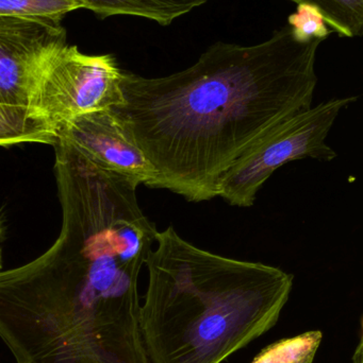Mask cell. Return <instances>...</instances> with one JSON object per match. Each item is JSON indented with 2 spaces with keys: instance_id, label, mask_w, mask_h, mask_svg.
Here are the masks:
<instances>
[{
  "instance_id": "obj_6",
  "label": "cell",
  "mask_w": 363,
  "mask_h": 363,
  "mask_svg": "<svg viewBox=\"0 0 363 363\" xmlns=\"http://www.w3.org/2000/svg\"><path fill=\"white\" fill-rule=\"evenodd\" d=\"M123 74L112 55H85L66 45L45 65L36 112L59 136V130L75 117L123 106Z\"/></svg>"
},
{
  "instance_id": "obj_13",
  "label": "cell",
  "mask_w": 363,
  "mask_h": 363,
  "mask_svg": "<svg viewBox=\"0 0 363 363\" xmlns=\"http://www.w3.org/2000/svg\"><path fill=\"white\" fill-rule=\"evenodd\" d=\"M362 330H363V319H362ZM353 363H363V333L362 340L359 345L356 347L355 352L353 355Z\"/></svg>"
},
{
  "instance_id": "obj_10",
  "label": "cell",
  "mask_w": 363,
  "mask_h": 363,
  "mask_svg": "<svg viewBox=\"0 0 363 363\" xmlns=\"http://www.w3.org/2000/svg\"><path fill=\"white\" fill-rule=\"evenodd\" d=\"M310 4L323 13L326 23L341 38L363 36V0H290Z\"/></svg>"
},
{
  "instance_id": "obj_9",
  "label": "cell",
  "mask_w": 363,
  "mask_h": 363,
  "mask_svg": "<svg viewBox=\"0 0 363 363\" xmlns=\"http://www.w3.org/2000/svg\"><path fill=\"white\" fill-rule=\"evenodd\" d=\"M323 339L321 330H309L264 347L251 363H313Z\"/></svg>"
},
{
  "instance_id": "obj_7",
  "label": "cell",
  "mask_w": 363,
  "mask_h": 363,
  "mask_svg": "<svg viewBox=\"0 0 363 363\" xmlns=\"http://www.w3.org/2000/svg\"><path fill=\"white\" fill-rule=\"evenodd\" d=\"M59 138L74 145L102 167L151 187L157 172L117 108L75 117L59 130Z\"/></svg>"
},
{
  "instance_id": "obj_12",
  "label": "cell",
  "mask_w": 363,
  "mask_h": 363,
  "mask_svg": "<svg viewBox=\"0 0 363 363\" xmlns=\"http://www.w3.org/2000/svg\"><path fill=\"white\" fill-rule=\"evenodd\" d=\"M294 38L300 43H309L313 40H325L332 33L323 13L318 6L310 4H298L296 12L288 18Z\"/></svg>"
},
{
  "instance_id": "obj_8",
  "label": "cell",
  "mask_w": 363,
  "mask_h": 363,
  "mask_svg": "<svg viewBox=\"0 0 363 363\" xmlns=\"http://www.w3.org/2000/svg\"><path fill=\"white\" fill-rule=\"evenodd\" d=\"M85 9L99 18L129 15L170 26L175 19L207 4L209 0H80Z\"/></svg>"
},
{
  "instance_id": "obj_3",
  "label": "cell",
  "mask_w": 363,
  "mask_h": 363,
  "mask_svg": "<svg viewBox=\"0 0 363 363\" xmlns=\"http://www.w3.org/2000/svg\"><path fill=\"white\" fill-rule=\"evenodd\" d=\"M157 245L141 307L151 363H222L276 325L293 275L200 249L173 225Z\"/></svg>"
},
{
  "instance_id": "obj_5",
  "label": "cell",
  "mask_w": 363,
  "mask_h": 363,
  "mask_svg": "<svg viewBox=\"0 0 363 363\" xmlns=\"http://www.w3.org/2000/svg\"><path fill=\"white\" fill-rule=\"evenodd\" d=\"M358 97L334 98L287 119L251 146L227 172L220 187L232 206L251 207L264 184L281 166L298 160L332 161L326 138L341 111Z\"/></svg>"
},
{
  "instance_id": "obj_2",
  "label": "cell",
  "mask_w": 363,
  "mask_h": 363,
  "mask_svg": "<svg viewBox=\"0 0 363 363\" xmlns=\"http://www.w3.org/2000/svg\"><path fill=\"white\" fill-rule=\"evenodd\" d=\"M322 42H298L288 25L253 46L215 43L170 76L124 72L125 104L117 110L157 172L151 188L190 202L219 196L251 146L311 108Z\"/></svg>"
},
{
  "instance_id": "obj_11",
  "label": "cell",
  "mask_w": 363,
  "mask_h": 363,
  "mask_svg": "<svg viewBox=\"0 0 363 363\" xmlns=\"http://www.w3.org/2000/svg\"><path fill=\"white\" fill-rule=\"evenodd\" d=\"M79 9H85L80 0H0V17H27L57 23Z\"/></svg>"
},
{
  "instance_id": "obj_1",
  "label": "cell",
  "mask_w": 363,
  "mask_h": 363,
  "mask_svg": "<svg viewBox=\"0 0 363 363\" xmlns=\"http://www.w3.org/2000/svg\"><path fill=\"white\" fill-rule=\"evenodd\" d=\"M55 243L0 274V336L16 363H151L139 279L155 223L134 199L102 186L59 192Z\"/></svg>"
},
{
  "instance_id": "obj_4",
  "label": "cell",
  "mask_w": 363,
  "mask_h": 363,
  "mask_svg": "<svg viewBox=\"0 0 363 363\" xmlns=\"http://www.w3.org/2000/svg\"><path fill=\"white\" fill-rule=\"evenodd\" d=\"M68 45L62 23L0 17V145L55 146L59 136L36 112L40 77L49 57Z\"/></svg>"
}]
</instances>
